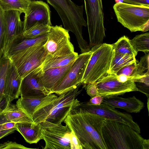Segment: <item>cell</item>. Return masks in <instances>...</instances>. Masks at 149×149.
<instances>
[{"label": "cell", "instance_id": "cell-2", "mask_svg": "<svg viewBox=\"0 0 149 149\" xmlns=\"http://www.w3.org/2000/svg\"><path fill=\"white\" fill-rule=\"evenodd\" d=\"M107 149H149V140L127 125L106 119L102 129Z\"/></svg>", "mask_w": 149, "mask_h": 149}, {"label": "cell", "instance_id": "cell-4", "mask_svg": "<svg viewBox=\"0 0 149 149\" xmlns=\"http://www.w3.org/2000/svg\"><path fill=\"white\" fill-rule=\"evenodd\" d=\"M81 84L59 95L54 101L36 111L32 117L33 124L45 122L61 123L70 111L80 104L76 97L81 91L79 89Z\"/></svg>", "mask_w": 149, "mask_h": 149}, {"label": "cell", "instance_id": "cell-18", "mask_svg": "<svg viewBox=\"0 0 149 149\" xmlns=\"http://www.w3.org/2000/svg\"><path fill=\"white\" fill-rule=\"evenodd\" d=\"M22 79L11 61L6 77L3 92L6 103H10L14 100L18 98Z\"/></svg>", "mask_w": 149, "mask_h": 149}, {"label": "cell", "instance_id": "cell-29", "mask_svg": "<svg viewBox=\"0 0 149 149\" xmlns=\"http://www.w3.org/2000/svg\"><path fill=\"white\" fill-rule=\"evenodd\" d=\"M149 74V53L141 57L139 63L136 64L131 76L129 77L130 80L140 78Z\"/></svg>", "mask_w": 149, "mask_h": 149}, {"label": "cell", "instance_id": "cell-8", "mask_svg": "<svg viewBox=\"0 0 149 149\" xmlns=\"http://www.w3.org/2000/svg\"><path fill=\"white\" fill-rule=\"evenodd\" d=\"M91 48L102 44L105 37L102 0H84Z\"/></svg>", "mask_w": 149, "mask_h": 149}, {"label": "cell", "instance_id": "cell-5", "mask_svg": "<svg viewBox=\"0 0 149 149\" xmlns=\"http://www.w3.org/2000/svg\"><path fill=\"white\" fill-rule=\"evenodd\" d=\"M92 52L81 81L85 85L95 83L108 73L114 54L112 44L102 43L93 47Z\"/></svg>", "mask_w": 149, "mask_h": 149}, {"label": "cell", "instance_id": "cell-22", "mask_svg": "<svg viewBox=\"0 0 149 149\" xmlns=\"http://www.w3.org/2000/svg\"><path fill=\"white\" fill-rule=\"evenodd\" d=\"M47 33L33 38H23L22 36L16 40L7 52L4 54L9 57L18 52L29 47L43 45L47 40Z\"/></svg>", "mask_w": 149, "mask_h": 149}, {"label": "cell", "instance_id": "cell-36", "mask_svg": "<svg viewBox=\"0 0 149 149\" xmlns=\"http://www.w3.org/2000/svg\"><path fill=\"white\" fill-rule=\"evenodd\" d=\"M3 112L0 116V131L15 128L16 123L7 120Z\"/></svg>", "mask_w": 149, "mask_h": 149}, {"label": "cell", "instance_id": "cell-43", "mask_svg": "<svg viewBox=\"0 0 149 149\" xmlns=\"http://www.w3.org/2000/svg\"><path fill=\"white\" fill-rule=\"evenodd\" d=\"M3 109L0 107V116L3 113Z\"/></svg>", "mask_w": 149, "mask_h": 149}, {"label": "cell", "instance_id": "cell-24", "mask_svg": "<svg viewBox=\"0 0 149 149\" xmlns=\"http://www.w3.org/2000/svg\"><path fill=\"white\" fill-rule=\"evenodd\" d=\"M135 57L133 55L116 54L114 52L107 74H116L123 67L136 61Z\"/></svg>", "mask_w": 149, "mask_h": 149}, {"label": "cell", "instance_id": "cell-35", "mask_svg": "<svg viewBox=\"0 0 149 149\" xmlns=\"http://www.w3.org/2000/svg\"><path fill=\"white\" fill-rule=\"evenodd\" d=\"M136 65V61L132 63L127 65L120 69L116 74L117 75L123 74L130 77L131 76Z\"/></svg>", "mask_w": 149, "mask_h": 149}, {"label": "cell", "instance_id": "cell-6", "mask_svg": "<svg viewBox=\"0 0 149 149\" xmlns=\"http://www.w3.org/2000/svg\"><path fill=\"white\" fill-rule=\"evenodd\" d=\"M113 9L118 21L131 32L149 29V6L117 2Z\"/></svg>", "mask_w": 149, "mask_h": 149}, {"label": "cell", "instance_id": "cell-38", "mask_svg": "<svg viewBox=\"0 0 149 149\" xmlns=\"http://www.w3.org/2000/svg\"><path fill=\"white\" fill-rule=\"evenodd\" d=\"M127 3L139 6H149V0H123Z\"/></svg>", "mask_w": 149, "mask_h": 149}, {"label": "cell", "instance_id": "cell-9", "mask_svg": "<svg viewBox=\"0 0 149 149\" xmlns=\"http://www.w3.org/2000/svg\"><path fill=\"white\" fill-rule=\"evenodd\" d=\"M45 55L43 45H37L20 51L9 58L23 78L42 64Z\"/></svg>", "mask_w": 149, "mask_h": 149}, {"label": "cell", "instance_id": "cell-13", "mask_svg": "<svg viewBox=\"0 0 149 149\" xmlns=\"http://www.w3.org/2000/svg\"><path fill=\"white\" fill-rule=\"evenodd\" d=\"M98 95L103 97L123 95L125 93L138 91L132 80L123 82L118 79L115 74H107L95 83Z\"/></svg>", "mask_w": 149, "mask_h": 149}, {"label": "cell", "instance_id": "cell-10", "mask_svg": "<svg viewBox=\"0 0 149 149\" xmlns=\"http://www.w3.org/2000/svg\"><path fill=\"white\" fill-rule=\"evenodd\" d=\"M45 142L44 149H73L71 131L67 125L45 122L39 123Z\"/></svg>", "mask_w": 149, "mask_h": 149}, {"label": "cell", "instance_id": "cell-12", "mask_svg": "<svg viewBox=\"0 0 149 149\" xmlns=\"http://www.w3.org/2000/svg\"><path fill=\"white\" fill-rule=\"evenodd\" d=\"M77 107L84 111L96 114L106 119L125 124L138 133L141 132L139 125L134 121L131 115L122 112L115 108L103 103L98 105H92L88 104L86 102L80 103Z\"/></svg>", "mask_w": 149, "mask_h": 149}, {"label": "cell", "instance_id": "cell-27", "mask_svg": "<svg viewBox=\"0 0 149 149\" xmlns=\"http://www.w3.org/2000/svg\"><path fill=\"white\" fill-rule=\"evenodd\" d=\"M11 61L3 54L0 58V107L4 99L3 95L6 77L10 67Z\"/></svg>", "mask_w": 149, "mask_h": 149}, {"label": "cell", "instance_id": "cell-40", "mask_svg": "<svg viewBox=\"0 0 149 149\" xmlns=\"http://www.w3.org/2000/svg\"><path fill=\"white\" fill-rule=\"evenodd\" d=\"M104 97L98 95L92 98L86 103L88 104L92 105H98L102 103Z\"/></svg>", "mask_w": 149, "mask_h": 149}, {"label": "cell", "instance_id": "cell-33", "mask_svg": "<svg viewBox=\"0 0 149 149\" xmlns=\"http://www.w3.org/2000/svg\"><path fill=\"white\" fill-rule=\"evenodd\" d=\"M135 82L138 91L145 94L149 98V74L133 80Z\"/></svg>", "mask_w": 149, "mask_h": 149}, {"label": "cell", "instance_id": "cell-20", "mask_svg": "<svg viewBox=\"0 0 149 149\" xmlns=\"http://www.w3.org/2000/svg\"><path fill=\"white\" fill-rule=\"evenodd\" d=\"M58 97L57 95L52 94L41 98L21 97L17 101L16 105L23 110L32 118V116L36 111L54 102Z\"/></svg>", "mask_w": 149, "mask_h": 149}, {"label": "cell", "instance_id": "cell-39", "mask_svg": "<svg viewBox=\"0 0 149 149\" xmlns=\"http://www.w3.org/2000/svg\"><path fill=\"white\" fill-rule=\"evenodd\" d=\"M71 142L73 149H82L79 141L72 131H71Z\"/></svg>", "mask_w": 149, "mask_h": 149}, {"label": "cell", "instance_id": "cell-25", "mask_svg": "<svg viewBox=\"0 0 149 149\" xmlns=\"http://www.w3.org/2000/svg\"><path fill=\"white\" fill-rule=\"evenodd\" d=\"M75 52L69 55L60 57L42 64L40 67L41 72L49 69L63 67L67 65L74 61L78 56Z\"/></svg>", "mask_w": 149, "mask_h": 149}, {"label": "cell", "instance_id": "cell-23", "mask_svg": "<svg viewBox=\"0 0 149 149\" xmlns=\"http://www.w3.org/2000/svg\"><path fill=\"white\" fill-rule=\"evenodd\" d=\"M3 113L6 119L11 122L33 124L31 118L27 113L11 102L6 103Z\"/></svg>", "mask_w": 149, "mask_h": 149}, {"label": "cell", "instance_id": "cell-42", "mask_svg": "<svg viewBox=\"0 0 149 149\" xmlns=\"http://www.w3.org/2000/svg\"><path fill=\"white\" fill-rule=\"evenodd\" d=\"M117 77L118 79L120 81L123 82H125L129 80V77L123 74L117 75Z\"/></svg>", "mask_w": 149, "mask_h": 149}, {"label": "cell", "instance_id": "cell-37", "mask_svg": "<svg viewBox=\"0 0 149 149\" xmlns=\"http://www.w3.org/2000/svg\"><path fill=\"white\" fill-rule=\"evenodd\" d=\"M86 85V87L87 93L91 98L98 95V93L95 83Z\"/></svg>", "mask_w": 149, "mask_h": 149}, {"label": "cell", "instance_id": "cell-26", "mask_svg": "<svg viewBox=\"0 0 149 149\" xmlns=\"http://www.w3.org/2000/svg\"><path fill=\"white\" fill-rule=\"evenodd\" d=\"M115 54L133 55L135 56L137 53L132 46L130 40L124 36L114 43L112 44Z\"/></svg>", "mask_w": 149, "mask_h": 149}, {"label": "cell", "instance_id": "cell-30", "mask_svg": "<svg viewBox=\"0 0 149 149\" xmlns=\"http://www.w3.org/2000/svg\"><path fill=\"white\" fill-rule=\"evenodd\" d=\"M130 41L133 48L137 53L139 51L145 53L149 52V33L136 35Z\"/></svg>", "mask_w": 149, "mask_h": 149}, {"label": "cell", "instance_id": "cell-28", "mask_svg": "<svg viewBox=\"0 0 149 149\" xmlns=\"http://www.w3.org/2000/svg\"><path fill=\"white\" fill-rule=\"evenodd\" d=\"M30 0H0V6L4 11L15 10L24 13Z\"/></svg>", "mask_w": 149, "mask_h": 149}, {"label": "cell", "instance_id": "cell-1", "mask_svg": "<svg viewBox=\"0 0 149 149\" xmlns=\"http://www.w3.org/2000/svg\"><path fill=\"white\" fill-rule=\"evenodd\" d=\"M106 120L77 107L70 111L63 122L78 139L82 149H107L102 134Z\"/></svg>", "mask_w": 149, "mask_h": 149}, {"label": "cell", "instance_id": "cell-41", "mask_svg": "<svg viewBox=\"0 0 149 149\" xmlns=\"http://www.w3.org/2000/svg\"><path fill=\"white\" fill-rule=\"evenodd\" d=\"M16 130L15 128L0 131V139L13 133Z\"/></svg>", "mask_w": 149, "mask_h": 149}, {"label": "cell", "instance_id": "cell-34", "mask_svg": "<svg viewBox=\"0 0 149 149\" xmlns=\"http://www.w3.org/2000/svg\"><path fill=\"white\" fill-rule=\"evenodd\" d=\"M32 149L28 148L15 142L8 141L0 144V149Z\"/></svg>", "mask_w": 149, "mask_h": 149}, {"label": "cell", "instance_id": "cell-32", "mask_svg": "<svg viewBox=\"0 0 149 149\" xmlns=\"http://www.w3.org/2000/svg\"><path fill=\"white\" fill-rule=\"evenodd\" d=\"M6 25L4 11L0 6V58L4 53Z\"/></svg>", "mask_w": 149, "mask_h": 149}, {"label": "cell", "instance_id": "cell-21", "mask_svg": "<svg viewBox=\"0 0 149 149\" xmlns=\"http://www.w3.org/2000/svg\"><path fill=\"white\" fill-rule=\"evenodd\" d=\"M15 128L26 142L30 144L36 143L43 139L42 127L39 123L34 125L31 123H17Z\"/></svg>", "mask_w": 149, "mask_h": 149}, {"label": "cell", "instance_id": "cell-17", "mask_svg": "<svg viewBox=\"0 0 149 149\" xmlns=\"http://www.w3.org/2000/svg\"><path fill=\"white\" fill-rule=\"evenodd\" d=\"M65 66L49 69L39 73V81L49 93L63 80L74 61Z\"/></svg>", "mask_w": 149, "mask_h": 149}, {"label": "cell", "instance_id": "cell-16", "mask_svg": "<svg viewBox=\"0 0 149 149\" xmlns=\"http://www.w3.org/2000/svg\"><path fill=\"white\" fill-rule=\"evenodd\" d=\"M40 71L39 67L22 79L20 88L21 97L41 98L49 94L39 81Z\"/></svg>", "mask_w": 149, "mask_h": 149}, {"label": "cell", "instance_id": "cell-7", "mask_svg": "<svg viewBox=\"0 0 149 149\" xmlns=\"http://www.w3.org/2000/svg\"><path fill=\"white\" fill-rule=\"evenodd\" d=\"M68 32L61 25L50 26L43 45L45 55L42 64L75 52Z\"/></svg>", "mask_w": 149, "mask_h": 149}, {"label": "cell", "instance_id": "cell-14", "mask_svg": "<svg viewBox=\"0 0 149 149\" xmlns=\"http://www.w3.org/2000/svg\"><path fill=\"white\" fill-rule=\"evenodd\" d=\"M24 13L23 21L24 31L38 22L49 26H52L49 6L42 1L31 0Z\"/></svg>", "mask_w": 149, "mask_h": 149}, {"label": "cell", "instance_id": "cell-31", "mask_svg": "<svg viewBox=\"0 0 149 149\" xmlns=\"http://www.w3.org/2000/svg\"><path fill=\"white\" fill-rule=\"evenodd\" d=\"M50 26L37 22L33 26L24 31L22 34V37L24 38H33L47 33Z\"/></svg>", "mask_w": 149, "mask_h": 149}, {"label": "cell", "instance_id": "cell-3", "mask_svg": "<svg viewBox=\"0 0 149 149\" xmlns=\"http://www.w3.org/2000/svg\"><path fill=\"white\" fill-rule=\"evenodd\" d=\"M56 11L64 28L75 35L81 53L89 51V45L84 39L82 29L87 26L83 16V6H79L71 0H46Z\"/></svg>", "mask_w": 149, "mask_h": 149}, {"label": "cell", "instance_id": "cell-11", "mask_svg": "<svg viewBox=\"0 0 149 149\" xmlns=\"http://www.w3.org/2000/svg\"><path fill=\"white\" fill-rule=\"evenodd\" d=\"M92 52L78 55L63 80L53 90L52 94L60 95L76 88L81 81Z\"/></svg>", "mask_w": 149, "mask_h": 149}, {"label": "cell", "instance_id": "cell-15", "mask_svg": "<svg viewBox=\"0 0 149 149\" xmlns=\"http://www.w3.org/2000/svg\"><path fill=\"white\" fill-rule=\"evenodd\" d=\"M21 13L17 10L4 11L6 25L4 54L23 32V22L20 19Z\"/></svg>", "mask_w": 149, "mask_h": 149}, {"label": "cell", "instance_id": "cell-19", "mask_svg": "<svg viewBox=\"0 0 149 149\" xmlns=\"http://www.w3.org/2000/svg\"><path fill=\"white\" fill-rule=\"evenodd\" d=\"M102 103L110 107L122 109L131 113L139 112L144 107V104L134 96L123 98L118 96L104 97Z\"/></svg>", "mask_w": 149, "mask_h": 149}]
</instances>
